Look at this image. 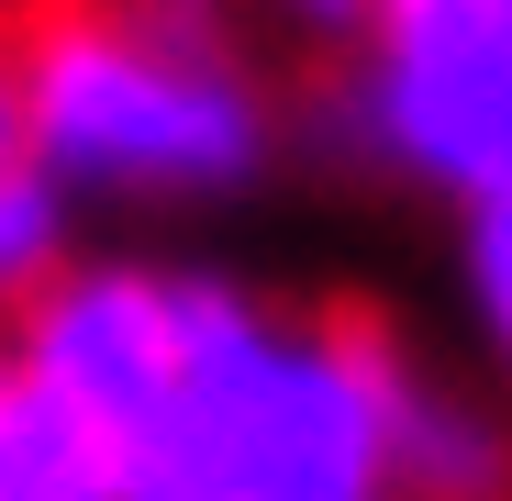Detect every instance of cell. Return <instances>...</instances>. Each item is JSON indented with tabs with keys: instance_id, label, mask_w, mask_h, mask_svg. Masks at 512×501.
Returning <instances> with one entry per match:
<instances>
[{
	"instance_id": "2",
	"label": "cell",
	"mask_w": 512,
	"mask_h": 501,
	"mask_svg": "<svg viewBox=\"0 0 512 501\" xmlns=\"http://www.w3.org/2000/svg\"><path fill=\"white\" fill-rule=\"evenodd\" d=\"M23 156L67 201L112 212H201L268 179L279 90L223 23L156 0H45L12 45Z\"/></svg>"
},
{
	"instance_id": "8",
	"label": "cell",
	"mask_w": 512,
	"mask_h": 501,
	"mask_svg": "<svg viewBox=\"0 0 512 501\" xmlns=\"http://www.w3.org/2000/svg\"><path fill=\"white\" fill-rule=\"evenodd\" d=\"M279 34H301V45H346L357 56V34H368V0H256Z\"/></svg>"
},
{
	"instance_id": "6",
	"label": "cell",
	"mask_w": 512,
	"mask_h": 501,
	"mask_svg": "<svg viewBox=\"0 0 512 501\" xmlns=\"http://www.w3.org/2000/svg\"><path fill=\"white\" fill-rule=\"evenodd\" d=\"M67 268H78V201L34 156H12L0 167V323H23Z\"/></svg>"
},
{
	"instance_id": "11",
	"label": "cell",
	"mask_w": 512,
	"mask_h": 501,
	"mask_svg": "<svg viewBox=\"0 0 512 501\" xmlns=\"http://www.w3.org/2000/svg\"><path fill=\"white\" fill-rule=\"evenodd\" d=\"M501 34H512V0H501Z\"/></svg>"
},
{
	"instance_id": "12",
	"label": "cell",
	"mask_w": 512,
	"mask_h": 501,
	"mask_svg": "<svg viewBox=\"0 0 512 501\" xmlns=\"http://www.w3.org/2000/svg\"><path fill=\"white\" fill-rule=\"evenodd\" d=\"M34 12H45V0H34Z\"/></svg>"
},
{
	"instance_id": "7",
	"label": "cell",
	"mask_w": 512,
	"mask_h": 501,
	"mask_svg": "<svg viewBox=\"0 0 512 501\" xmlns=\"http://www.w3.org/2000/svg\"><path fill=\"white\" fill-rule=\"evenodd\" d=\"M457 312H468V346H479V368L512 390V201L457 223Z\"/></svg>"
},
{
	"instance_id": "1",
	"label": "cell",
	"mask_w": 512,
	"mask_h": 501,
	"mask_svg": "<svg viewBox=\"0 0 512 501\" xmlns=\"http://www.w3.org/2000/svg\"><path fill=\"white\" fill-rule=\"evenodd\" d=\"M12 357L78 412L112 501H401L412 346L368 312H290L179 257H78Z\"/></svg>"
},
{
	"instance_id": "9",
	"label": "cell",
	"mask_w": 512,
	"mask_h": 501,
	"mask_svg": "<svg viewBox=\"0 0 512 501\" xmlns=\"http://www.w3.org/2000/svg\"><path fill=\"white\" fill-rule=\"evenodd\" d=\"M23 156V90H12V45H0V167Z\"/></svg>"
},
{
	"instance_id": "5",
	"label": "cell",
	"mask_w": 512,
	"mask_h": 501,
	"mask_svg": "<svg viewBox=\"0 0 512 501\" xmlns=\"http://www.w3.org/2000/svg\"><path fill=\"white\" fill-rule=\"evenodd\" d=\"M0 501H112L101 446L12 346H0Z\"/></svg>"
},
{
	"instance_id": "3",
	"label": "cell",
	"mask_w": 512,
	"mask_h": 501,
	"mask_svg": "<svg viewBox=\"0 0 512 501\" xmlns=\"http://www.w3.org/2000/svg\"><path fill=\"white\" fill-rule=\"evenodd\" d=\"M346 134L390 167L401 190L468 212L512 201V34L435 23V34H368L346 67Z\"/></svg>"
},
{
	"instance_id": "4",
	"label": "cell",
	"mask_w": 512,
	"mask_h": 501,
	"mask_svg": "<svg viewBox=\"0 0 512 501\" xmlns=\"http://www.w3.org/2000/svg\"><path fill=\"white\" fill-rule=\"evenodd\" d=\"M401 501H512V412L446 368H401Z\"/></svg>"
},
{
	"instance_id": "10",
	"label": "cell",
	"mask_w": 512,
	"mask_h": 501,
	"mask_svg": "<svg viewBox=\"0 0 512 501\" xmlns=\"http://www.w3.org/2000/svg\"><path fill=\"white\" fill-rule=\"evenodd\" d=\"M156 12H190V23H223V0H156Z\"/></svg>"
}]
</instances>
